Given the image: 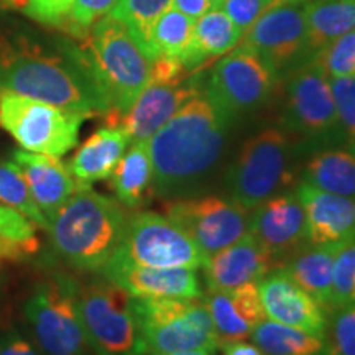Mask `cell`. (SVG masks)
Instances as JSON below:
<instances>
[{
    "label": "cell",
    "mask_w": 355,
    "mask_h": 355,
    "mask_svg": "<svg viewBox=\"0 0 355 355\" xmlns=\"http://www.w3.org/2000/svg\"><path fill=\"white\" fill-rule=\"evenodd\" d=\"M0 89L86 117L107 114L79 44L25 30L0 33Z\"/></svg>",
    "instance_id": "1"
},
{
    "label": "cell",
    "mask_w": 355,
    "mask_h": 355,
    "mask_svg": "<svg viewBox=\"0 0 355 355\" xmlns=\"http://www.w3.org/2000/svg\"><path fill=\"white\" fill-rule=\"evenodd\" d=\"M232 119L202 89L155 132L146 140L155 196L180 198L209 175L224 152Z\"/></svg>",
    "instance_id": "2"
},
{
    "label": "cell",
    "mask_w": 355,
    "mask_h": 355,
    "mask_svg": "<svg viewBox=\"0 0 355 355\" xmlns=\"http://www.w3.org/2000/svg\"><path fill=\"white\" fill-rule=\"evenodd\" d=\"M128 214L115 198L79 188L48 220L55 254L71 268L101 273L121 247Z\"/></svg>",
    "instance_id": "3"
},
{
    "label": "cell",
    "mask_w": 355,
    "mask_h": 355,
    "mask_svg": "<svg viewBox=\"0 0 355 355\" xmlns=\"http://www.w3.org/2000/svg\"><path fill=\"white\" fill-rule=\"evenodd\" d=\"M79 48L107 107V125H117L150 83L152 58L112 13L92 25Z\"/></svg>",
    "instance_id": "4"
},
{
    "label": "cell",
    "mask_w": 355,
    "mask_h": 355,
    "mask_svg": "<svg viewBox=\"0 0 355 355\" xmlns=\"http://www.w3.org/2000/svg\"><path fill=\"white\" fill-rule=\"evenodd\" d=\"M298 175L288 133L263 128L239 150L225 176V188L230 199L250 211L265 199L295 188Z\"/></svg>",
    "instance_id": "5"
},
{
    "label": "cell",
    "mask_w": 355,
    "mask_h": 355,
    "mask_svg": "<svg viewBox=\"0 0 355 355\" xmlns=\"http://www.w3.org/2000/svg\"><path fill=\"white\" fill-rule=\"evenodd\" d=\"M78 309L89 349L96 355L148 352L133 296L105 277L79 283Z\"/></svg>",
    "instance_id": "6"
},
{
    "label": "cell",
    "mask_w": 355,
    "mask_h": 355,
    "mask_svg": "<svg viewBox=\"0 0 355 355\" xmlns=\"http://www.w3.org/2000/svg\"><path fill=\"white\" fill-rule=\"evenodd\" d=\"M146 347L152 355L204 352L216 355L220 340L201 298H133Z\"/></svg>",
    "instance_id": "7"
},
{
    "label": "cell",
    "mask_w": 355,
    "mask_h": 355,
    "mask_svg": "<svg viewBox=\"0 0 355 355\" xmlns=\"http://www.w3.org/2000/svg\"><path fill=\"white\" fill-rule=\"evenodd\" d=\"M79 282L68 273L40 279L26 300L24 314L33 343L43 355H86L87 340L78 309Z\"/></svg>",
    "instance_id": "8"
},
{
    "label": "cell",
    "mask_w": 355,
    "mask_h": 355,
    "mask_svg": "<svg viewBox=\"0 0 355 355\" xmlns=\"http://www.w3.org/2000/svg\"><path fill=\"white\" fill-rule=\"evenodd\" d=\"M86 115L0 89V128L21 148L61 158L78 145Z\"/></svg>",
    "instance_id": "9"
},
{
    "label": "cell",
    "mask_w": 355,
    "mask_h": 355,
    "mask_svg": "<svg viewBox=\"0 0 355 355\" xmlns=\"http://www.w3.org/2000/svg\"><path fill=\"white\" fill-rule=\"evenodd\" d=\"M114 257L152 268L198 270L206 254L170 217L140 211L128 216L125 234Z\"/></svg>",
    "instance_id": "10"
},
{
    "label": "cell",
    "mask_w": 355,
    "mask_h": 355,
    "mask_svg": "<svg viewBox=\"0 0 355 355\" xmlns=\"http://www.w3.org/2000/svg\"><path fill=\"white\" fill-rule=\"evenodd\" d=\"M278 73L245 43H239L212 66L204 91L229 115L257 110L272 96Z\"/></svg>",
    "instance_id": "11"
},
{
    "label": "cell",
    "mask_w": 355,
    "mask_h": 355,
    "mask_svg": "<svg viewBox=\"0 0 355 355\" xmlns=\"http://www.w3.org/2000/svg\"><path fill=\"white\" fill-rule=\"evenodd\" d=\"M165 216L180 225L206 255L248 234V211L229 196H180L165 202Z\"/></svg>",
    "instance_id": "12"
},
{
    "label": "cell",
    "mask_w": 355,
    "mask_h": 355,
    "mask_svg": "<svg viewBox=\"0 0 355 355\" xmlns=\"http://www.w3.org/2000/svg\"><path fill=\"white\" fill-rule=\"evenodd\" d=\"M285 125L290 132L314 141H343L329 78L308 61L286 84Z\"/></svg>",
    "instance_id": "13"
},
{
    "label": "cell",
    "mask_w": 355,
    "mask_h": 355,
    "mask_svg": "<svg viewBox=\"0 0 355 355\" xmlns=\"http://www.w3.org/2000/svg\"><path fill=\"white\" fill-rule=\"evenodd\" d=\"M311 0H277L243 35L242 43L279 73L306 51V15Z\"/></svg>",
    "instance_id": "14"
},
{
    "label": "cell",
    "mask_w": 355,
    "mask_h": 355,
    "mask_svg": "<svg viewBox=\"0 0 355 355\" xmlns=\"http://www.w3.org/2000/svg\"><path fill=\"white\" fill-rule=\"evenodd\" d=\"M248 234L279 268L308 245L306 214L295 188L265 199L248 211Z\"/></svg>",
    "instance_id": "15"
},
{
    "label": "cell",
    "mask_w": 355,
    "mask_h": 355,
    "mask_svg": "<svg viewBox=\"0 0 355 355\" xmlns=\"http://www.w3.org/2000/svg\"><path fill=\"white\" fill-rule=\"evenodd\" d=\"M201 91V84L191 76L176 81L150 79L117 125L127 132L130 144L146 141Z\"/></svg>",
    "instance_id": "16"
},
{
    "label": "cell",
    "mask_w": 355,
    "mask_h": 355,
    "mask_svg": "<svg viewBox=\"0 0 355 355\" xmlns=\"http://www.w3.org/2000/svg\"><path fill=\"white\" fill-rule=\"evenodd\" d=\"M259 293L265 316L270 321L314 334H327V311L306 293L285 268L273 270L261 278Z\"/></svg>",
    "instance_id": "17"
},
{
    "label": "cell",
    "mask_w": 355,
    "mask_h": 355,
    "mask_svg": "<svg viewBox=\"0 0 355 355\" xmlns=\"http://www.w3.org/2000/svg\"><path fill=\"white\" fill-rule=\"evenodd\" d=\"M133 298H201L196 270L152 268L112 257L99 273Z\"/></svg>",
    "instance_id": "18"
},
{
    "label": "cell",
    "mask_w": 355,
    "mask_h": 355,
    "mask_svg": "<svg viewBox=\"0 0 355 355\" xmlns=\"http://www.w3.org/2000/svg\"><path fill=\"white\" fill-rule=\"evenodd\" d=\"M306 214L309 245H345L355 239V199L316 189L304 181L295 186Z\"/></svg>",
    "instance_id": "19"
},
{
    "label": "cell",
    "mask_w": 355,
    "mask_h": 355,
    "mask_svg": "<svg viewBox=\"0 0 355 355\" xmlns=\"http://www.w3.org/2000/svg\"><path fill=\"white\" fill-rule=\"evenodd\" d=\"M277 268H279L277 261L250 234L216 254L207 255L201 266L207 291H227L245 283H259Z\"/></svg>",
    "instance_id": "20"
},
{
    "label": "cell",
    "mask_w": 355,
    "mask_h": 355,
    "mask_svg": "<svg viewBox=\"0 0 355 355\" xmlns=\"http://www.w3.org/2000/svg\"><path fill=\"white\" fill-rule=\"evenodd\" d=\"M12 162L19 166L35 204L48 220L79 189L69 166L60 158L17 150Z\"/></svg>",
    "instance_id": "21"
},
{
    "label": "cell",
    "mask_w": 355,
    "mask_h": 355,
    "mask_svg": "<svg viewBox=\"0 0 355 355\" xmlns=\"http://www.w3.org/2000/svg\"><path fill=\"white\" fill-rule=\"evenodd\" d=\"M202 300L220 343L247 339L266 319L259 283H245L227 291H207V295H202Z\"/></svg>",
    "instance_id": "22"
},
{
    "label": "cell",
    "mask_w": 355,
    "mask_h": 355,
    "mask_svg": "<svg viewBox=\"0 0 355 355\" xmlns=\"http://www.w3.org/2000/svg\"><path fill=\"white\" fill-rule=\"evenodd\" d=\"M128 145L130 139L119 125L101 127L92 133L68 163L79 188H91L99 181L109 180Z\"/></svg>",
    "instance_id": "23"
},
{
    "label": "cell",
    "mask_w": 355,
    "mask_h": 355,
    "mask_svg": "<svg viewBox=\"0 0 355 355\" xmlns=\"http://www.w3.org/2000/svg\"><path fill=\"white\" fill-rule=\"evenodd\" d=\"M245 32L239 28L220 7L211 8L194 24L193 40L181 58L189 74L196 73L216 58L224 56L242 42Z\"/></svg>",
    "instance_id": "24"
},
{
    "label": "cell",
    "mask_w": 355,
    "mask_h": 355,
    "mask_svg": "<svg viewBox=\"0 0 355 355\" xmlns=\"http://www.w3.org/2000/svg\"><path fill=\"white\" fill-rule=\"evenodd\" d=\"M301 181L313 188L355 199V145L326 146L306 159Z\"/></svg>",
    "instance_id": "25"
},
{
    "label": "cell",
    "mask_w": 355,
    "mask_h": 355,
    "mask_svg": "<svg viewBox=\"0 0 355 355\" xmlns=\"http://www.w3.org/2000/svg\"><path fill=\"white\" fill-rule=\"evenodd\" d=\"M115 199L125 209H139L155 196L153 165L146 141L128 145L109 178Z\"/></svg>",
    "instance_id": "26"
},
{
    "label": "cell",
    "mask_w": 355,
    "mask_h": 355,
    "mask_svg": "<svg viewBox=\"0 0 355 355\" xmlns=\"http://www.w3.org/2000/svg\"><path fill=\"white\" fill-rule=\"evenodd\" d=\"M340 247L308 243L282 266L327 313L332 311V272Z\"/></svg>",
    "instance_id": "27"
},
{
    "label": "cell",
    "mask_w": 355,
    "mask_h": 355,
    "mask_svg": "<svg viewBox=\"0 0 355 355\" xmlns=\"http://www.w3.org/2000/svg\"><path fill=\"white\" fill-rule=\"evenodd\" d=\"M250 337L263 355H331L327 334H314L270 319H263Z\"/></svg>",
    "instance_id": "28"
},
{
    "label": "cell",
    "mask_w": 355,
    "mask_h": 355,
    "mask_svg": "<svg viewBox=\"0 0 355 355\" xmlns=\"http://www.w3.org/2000/svg\"><path fill=\"white\" fill-rule=\"evenodd\" d=\"M355 28V0H311L306 15V51L314 53Z\"/></svg>",
    "instance_id": "29"
},
{
    "label": "cell",
    "mask_w": 355,
    "mask_h": 355,
    "mask_svg": "<svg viewBox=\"0 0 355 355\" xmlns=\"http://www.w3.org/2000/svg\"><path fill=\"white\" fill-rule=\"evenodd\" d=\"M194 24L196 20L176 10L173 6L163 12L162 17L155 21L146 40L145 50L152 61L159 58L181 61L193 40Z\"/></svg>",
    "instance_id": "30"
},
{
    "label": "cell",
    "mask_w": 355,
    "mask_h": 355,
    "mask_svg": "<svg viewBox=\"0 0 355 355\" xmlns=\"http://www.w3.org/2000/svg\"><path fill=\"white\" fill-rule=\"evenodd\" d=\"M0 204L19 212L35 227L48 229V219L37 207L19 166L13 162H0Z\"/></svg>",
    "instance_id": "31"
},
{
    "label": "cell",
    "mask_w": 355,
    "mask_h": 355,
    "mask_svg": "<svg viewBox=\"0 0 355 355\" xmlns=\"http://www.w3.org/2000/svg\"><path fill=\"white\" fill-rule=\"evenodd\" d=\"M171 6L173 0H119L112 10V15L121 20L123 25H127V28L139 40L145 50L146 40H148L150 30L155 21Z\"/></svg>",
    "instance_id": "32"
},
{
    "label": "cell",
    "mask_w": 355,
    "mask_h": 355,
    "mask_svg": "<svg viewBox=\"0 0 355 355\" xmlns=\"http://www.w3.org/2000/svg\"><path fill=\"white\" fill-rule=\"evenodd\" d=\"M309 60L314 61L329 79L355 76V28L327 43Z\"/></svg>",
    "instance_id": "33"
},
{
    "label": "cell",
    "mask_w": 355,
    "mask_h": 355,
    "mask_svg": "<svg viewBox=\"0 0 355 355\" xmlns=\"http://www.w3.org/2000/svg\"><path fill=\"white\" fill-rule=\"evenodd\" d=\"M355 304V239L339 248L332 272V311Z\"/></svg>",
    "instance_id": "34"
},
{
    "label": "cell",
    "mask_w": 355,
    "mask_h": 355,
    "mask_svg": "<svg viewBox=\"0 0 355 355\" xmlns=\"http://www.w3.org/2000/svg\"><path fill=\"white\" fill-rule=\"evenodd\" d=\"M329 84L343 144L355 145V76L331 78Z\"/></svg>",
    "instance_id": "35"
},
{
    "label": "cell",
    "mask_w": 355,
    "mask_h": 355,
    "mask_svg": "<svg viewBox=\"0 0 355 355\" xmlns=\"http://www.w3.org/2000/svg\"><path fill=\"white\" fill-rule=\"evenodd\" d=\"M117 2L119 0H74L64 32H68L71 37L83 40L92 25L112 13Z\"/></svg>",
    "instance_id": "36"
},
{
    "label": "cell",
    "mask_w": 355,
    "mask_h": 355,
    "mask_svg": "<svg viewBox=\"0 0 355 355\" xmlns=\"http://www.w3.org/2000/svg\"><path fill=\"white\" fill-rule=\"evenodd\" d=\"M327 340L331 355H355V304L334 309Z\"/></svg>",
    "instance_id": "37"
},
{
    "label": "cell",
    "mask_w": 355,
    "mask_h": 355,
    "mask_svg": "<svg viewBox=\"0 0 355 355\" xmlns=\"http://www.w3.org/2000/svg\"><path fill=\"white\" fill-rule=\"evenodd\" d=\"M73 2L74 0H19V6L30 19L40 24L66 28Z\"/></svg>",
    "instance_id": "38"
},
{
    "label": "cell",
    "mask_w": 355,
    "mask_h": 355,
    "mask_svg": "<svg viewBox=\"0 0 355 355\" xmlns=\"http://www.w3.org/2000/svg\"><path fill=\"white\" fill-rule=\"evenodd\" d=\"M277 0H222L220 8L239 28L247 32Z\"/></svg>",
    "instance_id": "39"
},
{
    "label": "cell",
    "mask_w": 355,
    "mask_h": 355,
    "mask_svg": "<svg viewBox=\"0 0 355 355\" xmlns=\"http://www.w3.org/2000/svg\"><path fill=\"white\" fill-rule=\"evenodd\" d=\"M35 225L10 207L0 204V235L20 242H38Z\"/></svg>",
    "instance_id": "40"
},
{
    "label": "cell",
    "mask_w": 355,
    "mask_h": 355,
    "mask_svg": "<svg viewBox=\"0 0 355 355\" xmlns=\"http://www.w3.org/2000/svg\"><path fill=\"white\" fill-rule=\"evenodd\" d=\"M0 355H43L37 344L12 331L0 337Z\"/></svg>",
    "instance_id": "41"
},
{
    "label": "cell",
    "mask_w": 355,
    "mask_h": 355,
    "mask_svg": "<svg viewBox=\"0 0 355 355\" xmlns=\"http://www.w3.org/2000/svg\"><path fill=\"white\" fill-rule=\"evenodd\" d=\"M40 250V242H20L0 235V260H21Z\"/></svg>",
    "instance_id": "42"
},
{
    "label": "cell",
    "mask_w": 355,
    "mask_h": 355,
    "mask_svg": "<svg viewBox=\"0 0 355 355\" xmlns=\"http://www.w3.org/2000/svg\"><path fill=\"white\" fill-rule=\"evenodd\" d=\"M173 7L180 10L184 15L191 17L193 20H198L204 13H207L211 8L219 7L214 0H173Z\"/></svg>",
    "instance_id": "43"
},
{
    "label": "cell",
    "mask_w": 355,
    "mask_h": 355,
    "mask_svg": "<svg viewBox=\"0 0 355 355\" xmlns=\"http://www.w3.org/2000/svg\"><path fill=\"white\" fill-rule=\"evenodd\" d=\"M219 350L222 355H263V352L255 344L247 343L245 339L220 343Z\"/></svg>",
    "instance_id": "44"
},
{
    "label": "cell",
    "mask_w": 355,
    "mask_h": 355,
    "mask_svg": "<svg viewBox=\"0 0 355 355\" xmlns=\"http://www.w3.org/2000/svg\"><path fill=\"white\" fill-rule=\"evenodd\" d=\"M162 355H209L204 352H173V354H162Z\"/></svg>",
    "instance_id": "45"
},
{
    "label": "cell",
    "mask_w": 355,
    "mask_h": 355,
    "mask_svg": "<svg viewBox=\"0 0 355 355\" xmlns=\"http://www.w3.org/2000/svg\"><path fill=\"white\" fill-rule=\"evenodd\" d=\"M214 2L217 3V6H220V2H222V0H214Z\"/></svg>",
    "instance_id": "46"
}]
</instances>
